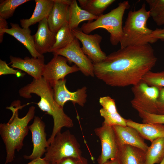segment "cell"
<instances>
[{
	"instance_id": "83f0119b",
	"label": "cell",
	"mask_w": 164,
	"mask_h": 164,
	"mask_svg": "<svg viewBox=\"0 0 164 164\" xmlns=\"http://www.w3.org/2000/svg\"><path fill=\"white\" fill-rule=\"evenodd\" d=\"M142 80L150 86H154L160 90L164 87V71L154 72L149 71L143 77Z\"/></svg>"
},
{
	"instance_id": "74e56055",
	"label": "cell",
	"mask_w": 164,
	"mask_h": 164,
	"mask_svg": "<svg viewBox=\"0 0 164 164\" xmlns=\"http://www.w3.org/2000/svg\"><path fill=\"white\" fill-rule=\"evenodd\" d=\"M7 28H8V22L6 19L0 17V31Z\"/></svg>"
},
{
	"instance_id": "5b68a950",
	"label": "cell",
	"mask_w": 164,
	"mask_h": 164,
	"mask_svg": "<svg viewBox=\"0 0 164 164\" xmlns=\"http://www.w3.org/2000/svg\"><path fill=\"white\" fill-rule=\"evenodd\" d=\"M130 7L128 1L120 2L117 7L99 16L95 20L83 24L80 29L84 33L89 34L97 29H104L110 34L111 44L117 45L123 36L122 19L125 12Z\"/></svg>"
},
{
	"instance_id": "4fadbf2b",
	"label": "cell",
	"mask_w": 164,
	"mask_h": 164,
	"mask_svg": "<svg viewBox=\"0 0 164 164\" xmlns=\"http://www.w3.org/2000/svg\"><path fill=\"white\" fill-rule=\"evenodd\" d=\"M66 81L65 78L60 80L53 87L56 102L63 108L66 102L69 101H71L74 105L77 104L84 106L87 97V87L84 86L75 92H71L67 88Z\"/></svg>"
},
{
	"instance_id": "3957f363",
	"label": "cell",
	"mask_w": 164,
	"mask_h": 164,
	"mask_svg": "<svg viewBox=\"0 0 164 164\" xmlns=\"http://www.w3.org/2000/svg\"><path fill=\"white\" fill-rule=\"evenodd\" d=\"M27 104L21 105L20 101L13 102L6 108L12 112V115L7 123L0 124V135L5 146L6 157L5 164L11 162L15 157V152H19L23 146V141L28 134L29 122L34 117L35 107H30L25 116H19V110Z\"/></svg>"
},
{
	"instance_id": "ac0fdd59",
	"label": "cell",
	"mask_w": 164,
	"mask_h": 164,
	"mask_svg": "<svg viewBox=\"0 0 164 164\" xmlns=\"http://www.w3.org/2000/svg\"><path fill=\"white\" fill-rule=\"evenodd\" d=\"M52 10L47 18L49 28L56 33L62 26L68 22L69 10L71 0H53Z\"/></svg>"
},
{
	"instance_id": "1f68e13d",
	"label": "cell",
	"mask_w": 164,
	"mask_h": 164,
	"mask_svg": "<svg viewBox=\"0 0 164 164\" xmlns=\"http://www.w3.org/2000/svg\"><path fill=\"white\" fill-rule=\"evenodd\" d=\"M55 164H88L87 159L83 157H68L64 158Z\"/></svg>"
},
{
	"instance_id": "7a4b0ae2",
	"label": "cell",
	"mask_w": 164,
	"mask_h": 164,
	"mask_svg": "<svg viewBox=\"0 0 164 164\" xmlns=\"http://www.w3.org/2000/svg\"><path fill=\"white\" fill-rule=\"evenodd\" d=\"M53 87L43 77L38 79H33L32 81L19 91V95L26 99L31 98L32 94H36L40 97L39 102L36 103L43 111L51 116L53 119L52 132L47 140L49 144L53 141L61 128L73 126L72 120L64 112L63 108L55 101Z\"/></svg>"
},
{
	"instance_id": "7402d4cb",
	"label": "cell",
	"mask_w": 164,
	"mask_h": 164,
	"mask_svg": "<svg viewBox=\"0 0 164 164\" xmlns=\"http://www.w3.org/2000/svg\"><path fill=\"white\" fill-rule=\"evenodd\" d=\"M98 17L80 7L76 0H71L68 19L69 26L71 30L78 28L79 24L82 22L96 20Z\"/></svg>"
},
{
	"instance_id": "f35d334b",
	"label": "cell",
	"mask_w": 164,
	"mask_h": 164,
	"mask_svg": "<svg viewBox=\"0 0 164 164\" xmlns=\"http://www.w3.org/2000/svg\"><path fill=\"white\" fill-rule=\"evenodd\" d=\"M102 164H121L118 158L110 159Z\"/></svg>"
},
{
	"instance_id": "836d02e7",
	"label": "cell",
	"mask_w": 164,
	"mask_h": 164,
	"mask_svg": "<svg viewBox=\"0 0 164 164\" xmlns=\"http://www.w3.org/2000/svg\"><path fill=\"white\" fill-rule=\"evenodd\" d=\"M157 114H164V87L160 90L157 102Z\"/></svg>"
},
{
	"instance_id": "8992f818",
	"label": "cell",
	"mask_w": 164,
	"mask_h": 164,
	"mask_svg": "<svg viewBox=\"0 0 164 164\" xmlns=\"http://www.w3.org/2000/svg\"><path fill=\"white\" fill-rule=\"evenodd\" d=\"M80 144L68 130L56 135L47 149L44 158L49 164L55 163L64 158L82 156Z\"/></svg>"
},
{
	"instance_id": "e575fe53",
	"label": "cell",
	"mask_w": 164,
	"mask_h": 164,
	"mask_svg": "<svg viewBox=\"0 0 164 164\" xmlns=\"http://www.w3.org/2000/svg\"><path fill=\"white\" fill-rule=\"evenodd\" d=\"M152 36L158 40L160 39L164 40V27L162 29L157 28L153 30Z\"/></svg>"
},
{
	"instance_id": "5bb4252c",
	"label": "cell",
	"mask_w": 164,
	"mask_h": 164,
	"mask_svg": "<svg viewBox=\"0 0 164 164\" xmlns=\"http://www.w3.org/2000/svg\"><path fill=\"white\" fill-rule=\"evenodd\" d=\"M11 67L22 70L31 76L35 79L43 77L45 64V59L43 55L37 58L25 57L24 59L10 56Z\"/></svg>"
},
{
	"instance_id": "f1b7e54d",
	"label": "cell",
	"mask_w": 164,
	"mask_h": 164,
	"mask_svg": "<svg viewBox=\"0 0 164 164\" xmlns=\"http://www.w3.org/2000/svg\"><path fill=\"white\" fill-rule=\"evenodd\" d=\"M138 114L143 123H158L164 125V114H152L145 112Z\"/></svg>"
},
{
	"instance_id": "8fae6325",
	"label": "cell",
	"mask_w": 164,
	"mask_h": 164,
	"mask_svg": "<svg viewBox=\"0 0 164 164\" xmlns=\"http://www.w3.org/2000/svg\"><path fill=\"white\" fill-rule=\"evenodd\" d=\"M72 30L75 37L81 42L82 50L94 64L99 63L106 58L107 56L100 46L102 39L101 36L97 34H87L78 28Z\"/></svg>"
},
{
	"instance_id": "d590c367",
	"label": "cell",
	"mask_w": 164,
	"mask_h": 164,
	"mask_svg": "<svg viewBox=\"0 0 164 164\" xmlns=\"http://www.w3.org/2000/svg\"><path fill=\"white\" fill-rule=\"evenodd\" d=\"M156 24L161 26L164 24V10L157 16L153 19Z\"/></svg>"
},
{
	"instance_id": "d4e9b609",
	"label": "cell",
	"mask_w": 164,
	"mask_h": 164,
	"mask_svg": "<svg viewBox=\"0 0 164 164\" xmlns=\"http://www.w3.org/2000/svg\"><path fill=\"white\" fill-rule=\"evenodd\" d=\"M114 0H78L80 7L91 14L99 17Z\"/></svg>"
},
{
	"instance_id": "cb8c5ba5",
	"label": "cell",
	"mask_w": 164,
	"mask_h": 164,
	"mask_svg": "<svg viewBox=\"0 0 164 164\" xmlns=\"http://www.w3.org/2000/svg\"><path fill=\"white\" fill-rule=\"evenodd\" d=\"M75 37L68 25L65 22L56 33L55 43L49 53L65 48L74 39Z\"/></svg>"
},
{
	"instance_id": "9c48e42d",
	"label": "cell",
	"mask_w": 164,
	"mask_h": 164,
	"mask_svg": "<svg viewBox=\"0 0 164 164\" xmlns=\"http://www.w3.org/2000/svg\"><path fill=\"white\" fill-rule=\"evenodd\" d=\"M94 132L100 140L101 147V154L97 159L98 164L117 158L120 148L112 126L102 123V126L95 128Z\"/></svg>"
},
{
	"instance_id": "4dcf8cb0",
	"label": "cell",
	"mask_w": 164,
	"mask_h": 164,
	"mask_svg": "<svg viewBox=\"0 0 164 164\" xmlns=\"http://www.w3.org/2000/svg\"><path fill=\"white\" fill-rule=\"evenodd\" d=\"M99 102L104 110L109 113L118 112L114 100L108 96L101 97Z\"/></svg>"
},
{
	"instance_id": "8d00e7d4",
	"label": "cell",
	"mask_w": 164,
	"mask_h": 164,
	"mask_svg": "<svg viewBox=\"0 0 164 164\" xmlns=\"http://www.w3.org/2000/svg\"><path fill=\"white\" fill-rule=\"evenodd\" d=\"M26 164H49V163L44 158H39L32 160Z\"/></svg>"
},
{
	"instance_id": "52a82bcc",
	"label": "cell",
	"mask_w": 164,
	"mask_h": 164,
	"mask_svg": "<svg viewBox=\"0 0 164 164\" xmlns=\"http://www.w3.org/2000/svg\"><path fill=\"white\" fill-rule=\"evenodd\" d=\"M132 90L134 97L131 104L138 113L145 112L157 114V102L160 89L149 86L141 80L133 86Z\"/></svg>"
},
{
	"instance_id": "277c9868",
	"label": "cell",
	"mask_w": 164,
	"mask_h": 164,
	"mask_svg": "<svg viewBox=\"0 0 164 164\" xmlns=\"http://www.w3.org/2000/svg\"><path fill=\"white\" fill-rule=\"evenodd\" d=\"M150 17L145 3L139 10L129 12L123 28V36L120 42L121 48L152 43L158 40L152 36L153 30L147 27V22Z\"/></svg>"
},
{
	"instance_id": "d6986e66",
	"label": "cell",
	"mask_w": 164,
	"mask_h": 164,
	"mask_svg": "<svg viewBox=\"0 0 164 164\" xmlns=\"http://www.w3.org/2000/svg\"><path fill=\"white\" fill-rule=\"evenodd\" d=\"M127 126L135 129L144 139L151 142L160 138H164V125L158 123H140L126 119Z\"/></svg>"
},
{
	"instance_id": "f546056e",
	"label": "cell",
	"mask_w": 164,
	"mask_h": 164,
	"mask_svg": "<svg viewBox=\"0 0 164 164\" xmlns=\"http://www.w3.org/2000/svg\"><path fill=\"white\" fill-rule=\"evenodd\" d=\"M149 5L150 16L154 18L164 10V0H146Z\"/></svg>"
},
{
	"instance_id": "d6a6232c",
	"label": "cell",
	"mask_w": 164,
	"mask_h": 164,
	"mask_svg": "<svg viewBox=\"0 0 164 164\" xmlns=\"http://www.w3.org/2000/svg\"><path fill=\"white\" fill-rule=\"evenodd\" d=\"M19 70H15L9 67L6 62L0 60V75L14 74L16 75Z\"/></svg>"
},
{
	"instance_id": "484cf974",
	"label": "cell",
	"mask_w": 164,
	"mask_h": 164,
	"mask_svg": "<svg viewBox=\"0 0 164 164\" xmlns=\"http://www.w3.org/2000/svg\"><path fill=\"white\" fill-rule=\"evenodd\" d=\"M29 0H4L0 2V17L6 19L12 17L18 7Z\"/></svg>"
},
{
	"instance_id": "6da1fadb",
	"label": "cell",
	"mask_w": 164,
	"mask_h": 164,
	"mask_svg": "<svg viewBox=\"0 0 164 164\" xmlns=\"http://www.w3.org/2000/svg\"><path fill=\"white\" fill-rule=\"evenodd\" d=\"M157 61L149 43L120 48L94 64V75L112 87H125L138 83Z\"/></svg>"
},
{
	"instance_id": "ba28073f",
	"label": "cell",
	"mask_w": 164,
	"mask_h": 164,
	"mask_svg": "<svg viewBox=\"0 0 164 164\" xmlns=\"http://www.w3.org/2000/svg\"><path fill=\"white\" fill-rule=\"evenodd\" d=\"M54 55L65 57L69 63H73L85 76H94L93 63L84 53L80 47L78 40L75 37L68 46L52 52Z\"/></svg>"
},
{
	"instance_id": "2e32d148",
	"label": "cell",
	"mask_w": 164,
	"mask_h": 164,
	"mask_svg": "<svg viewBox=\"0 0 164 164\" xmlns=\"http://www.w3.org/2000/svg\"><path fill=\"white\" fill-rule=\"evenodd\" d=\"M115 132L119 148L129 145L138 148L146 152L149 146L144 139L133 128L128 126L114 125L112 126Z\"/></svg>"
},
{
	"instance_id": "ab89813d",
	"label": "cell",
	"mask_w": 164,
	"mask_h": 164,
	"mask_svg": "<svg viewBox=\"0 0 164 164\" xmlns=\"http://www.w3.org/2000/svg\"><path fill=\"white\" fill-rule=\"evenodd\" d=\"M159 164H164V158L162 161Z\"/></svg>"
},
{
	"instance_id": "ffe728a7",
	"label": "cell",
	"mask_w": 164,
	"mask_h": 164,
	"mask_svg": "<svg viewBox=\"0 0 164 164\" xmlns=\"http://www.w3.org/2000/svg\"><path fill=\"white\" fill-rule=\"evenodd\" d=\"M36 6L31 17L20 20L22 27L29 28L48 17L53 4V0H35Z\"/></svg>"
},
{
	"instance_id": "e0dca14e",
	"label": "cell",
	"mask_w": 164,
	"mask_h": 164,
	"mask_svg": "<svg viewBox=\"0 0 164 164\" xmlns=\"http://www.w3.org/2000/svg\"><path fill=\"white\" fill-rule=\"evenodd\" d=\"M37 31L33 35L36 50L43 55L49 52L55 42L56 33L50 29L46 18L39 22Z\"/></svg>"
},
{
	"instance_id": "44dd1931",
	"label": "cell",
	"mask_w": 164,
	"mask_h": 164,
	"mask_svg": "<svg viewBox=\"0 0 164 164\" xmlns=\"http://www.w3.org/2000/svg\"><path fill=\"white\" fill-rule=\"evenodd\" d=\"M145 153L138 148L125 145L120 148L117 158L121 164H145Z\"/></svg>"
},
{
	"instance_id": "9a60e30c",
	"label": "cell",
	"mask_w": 164,
	"mask_h": 164,
	"mask_svg": "<svg viewBox=\"0 0 164 164\" xmlns=\"http://www.w3.org/2000/svg\"><path fill=\"white\" fill-rule=\"evenodd\" d=\"M11 27L0 31V43L3 41L5 33L12 36L22 43L29 51L32 57L37 58L43 55L39 54L36 50L34 44L33 35L31 34V31L29 28H23L15 23H10Z\"/></svg>"
},
{
	"instance_id": "7c38bea8",
	"label": "cell",
	"mask_w": 164,
	"mask_h": 164,
	"mask_svg": "<svg viewBox=\"0 0 164 164\" xmlns=\"http://www.w3.org/2000/svg\"><path fill=\"white\" fill-rule=\"evenodd\" d=\"M45 127V123L41 118L35 116L33 123L29 126V130L32 134L33 149L30 155L23 156L25 159L32 161L41 158L46 152L49 145L46 138Z\"/></svg>"
},
{
	"instance_id": "4316f807",
	"label": "cell",
	"mask_w": 164,
	"mask_h": 164,
	"mask_svg": "<svg viewBox=\"0 0 164 164\" xmlns=\"http://www.w3.org/2000/svg\"><path fill=\"white\" fill-rule=\"evenodd\" d=\"M99 112L101 116L104 118L103 124L111 126L114 125L125 126L127 125L126 119L123 118L118 112L109 113L103 108L100 110Z\"/></svg>"
},
{
	"instance_id": "30bf717a",
	"label": "cell",
	"mask_w": 164,
	"mask_h": 164,
	"mask_svg": "<svg viewBox=\"0 0 164 164\" xmlns=\"http://www.w3.org/2000/svg\"><path fill=\"white\" fill-rule=\"evenodd\" d=\"M67 62L65 57L54 55L50 61L45 65L43 77L52 87L57 81L64 79L68 74L80 70L77 65L70 66Z\"/></svg>"
},
{
	"instance_id": "603a6c76",
	"label": "cell",
	"mask_w": 164,
	"mask_h": 164,
	"mask_svg": "<svg viewBox=\"0 0 164 164\" xmlns=\"http://www.w3.org/2000/svg\"><path fill=\"white\" fill-rule=\"evenodd\" d=\"M151 142L146 152L145 164H159L164 158V138H158Z\"/></svg>"
}]
</instances>
